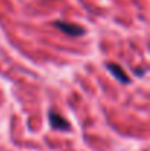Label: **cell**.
Here are the masks:
<instances>
[{
	"label": "cell",
	"mask_w": 150,
	"mask_h": 151,
	"mask_svg": "<svg viewBox=\"0 0 150 151\" xmlns=\"http://www.w3.org/2000/svg\"><path fill=\"white\" fill-rule=\"evenodd\" d=\"M106 68H107V70L113 75V78L118 79L121 84H130V82H131V79H130V76L127 75V72H125L118 63H106Z\"/></svg>",
	"instance_id": "obj_3"
},
{
	"label": "cell",
	"mask_w": 150,
	"mask_h": 151,
	"mask_svg": "<svg viewBox=\"0 0 150 151\" xmlns=\"http://www.w3.org/2000/svg\"><path fill=\"white\" fill-rule=\"evenodd\" d=\"M54 27L57 29H60L63 34H66L68 37H80V35L86 34V29L83 27H80L77 24H69V22H65V21H56Z\"/></svg>",
	"instance_id": "obj_1"
},
{
	"label": "cell",
	"mask_w": 150,
	"mask_h": 151,
	"mask_svg": "<svg viewBox=\"0 0 150 151\" xmlns=\"http://www.w3.org/2000/svg\"><path fill=\"white\" fill-rule=\"evenodd\" d=\"M49 122H50V126L53 128V129H56V131H62V132H66V131H69V122L65 119V117H62L57 111H54V110H50L49 111Z\"/></svg>",
	"instance_id": "obj_2"
}]
</instances>
